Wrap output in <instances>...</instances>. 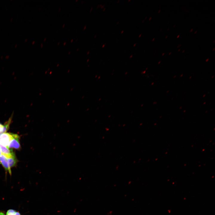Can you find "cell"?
Returning a JSON list of instances; mask_svg holds the SVG:
<instances>
[{
    "label": "cell",
    "instance_id": "cell-17",
    "mask_svg": "<svg viewBox=\"0 0 215 215\" xmlns=\"http://www.w3.org/2000/svg\"><path fill=\"white\" fill-rule=\"evenodd\" d=\"M155 39V38H153V39L152 40V41H154V40Z\"/></svg>",
    "mask_w": 215,
    "mask_h": 215
},
{
    "label": "cell",
    "instance_id": "cell-24",
    "mask_svg": "<svg viewBox=\"0 0 215 215\" xmlns=\"http://www.w3.org/2000/svg\"><path fill=\"white\" fill-rule=\"evenodd\" d=\"M184 51H185V50H183V51H182V53H183L184 52Z\"/></svg>",
    "mask_w": 215,
    "mask_h": 215
},
{
    "label": "cell",
    "instance_id": "cell-11",
    "mask_svg": "<svg viewBox=\"0 0 215 215\" xmlns=\"http://www.w3.org/2000/svg\"><path fill=\"white\" fill-rule=\"evenodd\" d=\"M141 35H142L141 34H140L139 36V37H140L141 36Z\"/></svg>",
    "mask_w": 215,
    "mask_h": 215
},
{
    "label": "cell",
    "instance_id": "cell-3",
    "mask_svg": "<svg viewBox=\"0 0 215 215\" xmlns=\"http://www.w3.org/2000/svg\"><path fill=\"white\" fill-rule=\"evenodd\" d=\"M13 116V113L11 115L8 120L4 124L0 122V134L6 132L8 130L12 122Z\"/></svg>",
    "mask_w": 215,
    "mask_h": 215
},
{
    "label": "cell",
    "instance_id": "cell-13",
    "mask_svg": "<svg viewBox=\"0 0 215 215\" xmlns=\"http://www.w3.org/2000/svg\"><path fill=\"white\" fill-rule=\"evenodd\" d=\"M179 37V35L177 37V38H178Z\"/></svg>",
    "mask_w": 215,
    "mask_h": 215
},
{
    "label": "cell",
    "instance_id": "cell-23",
    "mask_svg": "<svg viewBox=\"0 0 215 215\" xmlns=\"http://www.w3.org/2000/svg\"><path fill=\"white\" fill-rule=\"evenodd\" d=\"M168 36H167L166 37H165V39H166Z\"/></svg>",
    "mask_w": 215,
    "mask_h": 215
},
{
    "label": "cell",
    "instance_id": "cell-22",
    "mask_svg": "<svg viewBox=\"0 0 215 215\" xmlns=\"http://www.w3.org/2000/svg\"><path fill=\"white\" fill-rule=\"evenodd\" d=\"M132 56V55H131L130 56V58H131Z\"/></svg>",
    "mask_w": 215,
    "mask_h": 215
},
{
    "label": "cell",
    "instance_id": "cell-30",
    "mask_svg": "<svg viewBox=\"0 0 215 215\" xmlns=\"http://www.w3.org/2000/svg\"><path fill=\"white\" fill-rule=\"evenodd\" d=\"M180 50V49H179V50H178V51H179Z\"/></svg>",
    "mask_w": 215,
    "mask_h": 215
},
{
    "label": "cell",
    "instance_id": "cell-31",
    "mask_svg": "<svg viewBox=\"0 0 215 215\" xmlns=\"http://www.w3.org/2000/svg\"><path fill=\"white\" fill-rule=\"evenodd\" d=\"M175 25L173 27H175Z\"/></svg>",
    "mask_w": 215,
    "mask_h": 215
},
{
    "label": "cell",
    "instance_id": "cell-4",
    "mask_svg": "<svg viewBox=\"0 0 215 215\" xmlns=\"http://www.w3.org/2000/svg\"><path fill=\"white\" fill-rule=\"evenodd\" d=\"M0 163L2 165L5 170L8 172L11 175V169L9 166L7 158L2 154L0 156Z\"/></svg>",
    "mask_w": 215,
    "mask_h": 215
},
{
    "label": "cell",
    "instance_id": "cell-9",
    "mask_svg": "<svg viewBox=\"0 0 215 215\" xmlns=\"http://www.w3.org/2000/svg\"><path fill=\"white\" fill-rule=\"evenodd\" d=\"M105 44H103V45L102 46V47L103 48L105 46Z\"/></svg>",
    "mask_w": 215,
    "mask_h": 215
},
{
    "label": "cell",
    "instance_id": "cell-10",
    "mask_svg": "<svg viewBox=\"0 0 215 215\" xmlns=\"http://www.w3.org/2000/svg\"><path fill=\"white\" fill-rule=\"evenodd\" d=\"M1 154V151L0 148V156Z\"/></svg>",
    "mask_w": 215,
    "mask_h": 215
},
{
    "label": "cell",
    "instance_id": "cell-28",
    "mask_svg": "<svg viewBox=\"0 0 215 215\" xmlns=\"http://www.w3.org/2000/svg\"><path fill=\"white\" fill-rule=\"evenodd\" d=\"M119 22H118L117 23V24H118Z\"/></svg>",
    "mask_w": 215,
    "mask_h": 215
},
{
    "label": "cell",
    "instance_id": "cell-29",
    "mask_svg": "<svg viewBox=\"0 0 215 215\" xmlns=\"http://www.w3.org/2000/svg\"><path fill=\"white\" fill-rule=\"evenodd\" d=\"M147 17H146V18L145 19H147Z\"/></svg>",
    "mask_w": 215,
    "mask_h": 215
},
{
    "label": "cell",
    "instance_id": "cell-8",
    "mask_svg": "<svg viewBox=\"0 0 215 215\" xmlns=\"http://www.w3.org/2000/svg\"><path fill=\"white\" fill-rule=\"evenodd\" d=\"M0 215H6L2 211H0Z\"/></svg>",
    "mask_w": 215,
    "mask_h": 215
},
{
    "label": "cell",
    "instance_id": "cell-14",
    "mask_svg": "<svg viewBox=\"0 0 215 215\" xmlns=\"http://www.w3.org/2000/svg\"><path fill=\"white\" fill-rule=\"evenodd\" d=\"M123 32H124V31H123V30H122V31L121 33V34H122V33H123Z\"/></svg>",
    "mask_w": 215,
    "mask_h": 215
},
{
    "label": "cell",
    "instance_id": "cell-5",
    "mask_svg": "<svg viewBox=\"0 0 215 215\" xmlns=\"http://www.w3.org/2000/svg\"><path fill=\"white\" fill-rule=\"evenodd\" d=\"M0 148L1 153L7 158L11 157L15 155L12 150L10 149L7 147L0 145Z\"/></svg>",
    "mask_w": 215,
    "mask_h": 215
},
{
    "label": "cell",
    "instance_id": "cell-15",
    "mask_svg": "<svg viewBox=\"0 0 215 215\" xmlns=\"http://www.w3.org/2000/svg\"><path fill=\"white\" fill-rule=\"evenodd\" d=\"M193 30V29H191V30L190 32H192Z\"/></svg>",
    "mask_w": 215,
    "mask_h": 215
},
{
    "label": "cell",
    "instance_id": "cell-27",
    "mask_svg": "<svg viewBox=\"0 0 215 215\" xmlns=\"http://www.w3.org/2000/svg\"><path fill=\"white\" fill-rule=\"evenodd\" d=\"M215 49V48H214L213 50V51H214Z\"/></svg>",
    "mask_w": 215,
    "mask_h": 215
},
{
    "label": "cell",
    "instance_id": "cell-1",
    "mask_svg": "<svg viewBox=\"0 0 215 215\" xmlns=\"http://www.w3.org/2000/svg\"><path fill=\"white\" fill-rule=\"evenodd\" d=\"M14 134L4 133L0 134V145L7 147L10 141L13 138Z\"/></svg>",
    "mask_w": 215,
    "mask_h": 215
},
{
    "label": "cell",
    "instance_id": "cell-26",
    "mask_svg": "<svg viewBox=\"0 0 215 215\" xmlns=\"http://www.w3.org/2000/svg\"><path fill=\"white\" fill-rule=\"evenodd\" d=\"M171 52H170V53H169V55H170V54H171Z\"/></svg>",
    "mask_w": 215,
    "mask_h": 215
},
{
    "label": "cell",
    "instance_id": "cell-20",
    "mask_svg": "<svg viewBox=\"0 0 215 215\" xmlns=\"http://www.w3.org/2000/svg\"><path fill=\"white\" fill-rule=\"evenodd\" d=\"M160 11H161V10H159V11L158 13H159L160 12Z\"/></svg>",
    "mask_w": 215,
    "mask_h": 215
},
{
    "label": "cell",
    "instance_id": "cell-16",
    "mask_svg": "<svg viewBox=\"0 0 215 215\" xmlns=\"http://www.w3.org/2000/svg\"><path fill=\"white\" fill-rule=\"evenodd\" d=\"M165 54V53H164L162 54V56H163V55H164Z\"/></svg>",
    "mask_w": 215,
    "mask_h": 215
},
{
    "label": "cell",
    "instance_id": "cell-19",
    "mask_svg": "<svg viewBox=\"0 0 215 215\" xmlns=\"http://www.w3.org/2000/svg\"><path fill=\"white\" fill-rule=\"evenodd\" d=\"M105 8H104V10H103V11H105Z\"/></svg>",
    "mask_w": 215,
    "mask_h": 215
},
{
    "label": "cell",
    "instance_id": "cell-21",
    "mask_svg": "<svg viewBox=\"0 0 215 215\" xmlns=\"http://www.w3.org/2000/svg\"><path fill=\"white\" fill-rule=\"evenodd\" d=\"M197 31H195V32L194 33L195 34L196 33V32H197Z\"/></svg>",
    "mask_w": 215,
    "mask_h": 215
},
{
    "label": "cell",
    "instance_id": "cell-7",
    "mask_svg": "<svg viewBox=\"0 0 215 215\" xmlns=\"http://www.w3.org/2000/svg\"><path fill=\"white\" fill-rule=\"evenodd\" d=\"M6 215H21L19 212L13 209H9L6 212Z\"/></svg>",
    "mask_w": 215,
    "mask_h": 215
},
{
    "label": "cell",
    "instance_id": "cell-12",
    "mask_svg": "<svg viewBox=\"0 0 215 215\" xmlns=\"http://www.w3.org/2000/svg\"><path fill=\"white\" fill-rule=\"evenodd\" d=\"M151 19V17L149 19V21Z\"/></svg>",
    "mask_w": 215,
    "mask_h": 215
},
{
    "label": "cell",
    "instance_id": "cell-6",
    "mask_svg": "<svg viewBox=\"0 0 215 215\" xmlns=\"http://www.w3.org/2000/svg\"><path fill=\"white\" fill-rule=\"evenodd\" d=\"M7 158L8 165L10 169L16 165L17 159L15 155L11 157Z\"/></svg>",
    "mask_w": 215,
    "mask_h": 215
},
{
    "label": "cell",
    "instance_id": "cell-2",
    "mask_svg": "<svg viewBox=\"0 0 215 215\" xmlns=\"http://www.w3.org/2000/svg\"><path fill=\"white\" fill-rule=\"evenodd\" d=\"M19 136L16 134H14L13 138L10 142L8 148L19 150L21 148L19 142Z\"/></svg>",
    "mask_w": 215,
    "mask_h": 215
},
{
    "label": "cell",
    "instance_id": "cell-18",
    "mask_svg": "<svg viewBox=\"0 0 215 215\" xmlns=\"http://www.w3.org/2000/svg\"><path fill=\"white\" fill-rule=\"evenodd\" d=\"M136 43L135 44L133 45V46L134 47L136 45Z\"/></svg>",
    "mask_w": 215,
    "mask_h": 215
},
{
    "label": "cell",
    "instance_id": "cell-25",
    "mask_svg": "<svg viewBox=\"0 0 215 215\" xmlns=\"http://www.w3.org/2000/svg\"><path fill=\"white\" fill-rule=\"evenodd\" d=\"M144 22V20H143V21H142V23H143Z\"/></svg>",
    "mask_w": 215,
    "mask_h": 215
}]
</instances>
